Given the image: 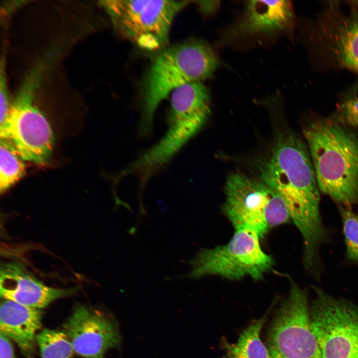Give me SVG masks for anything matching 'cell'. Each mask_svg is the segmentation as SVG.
<instances>
[{
  "instance_id": "obj_1",
  "label": "cell",
  "mask_w": 358,
  "mask_h": 358,
  "mask_svg": "<svg viewBox=\"0 0 358 358\" xmlns=\"http://www.w3.org/2000/svg\"><path fill=\"white\" fill-rule=\"evenodd\" d=\"M262 181L281 197L304 243L308 268L318 262L326 232L320 213L319 189L308 148L295 135L280 136L260 168Z\"/></svg>"
},
{
  "instance_id": "obj_2",
  "label": "cell",
  "mask_w": 358,
  "mask_h": 358,
  "mask_svg": "<svg viewBox=\"0 0 358 358\" xmlns=\"http://www.w3.org/2000/svg\"><path fill=\"white\" fill-rule=\"evenodd\" d=\"M303 132L320 192L340 207L358 205V130L318 117Z\"/></svg>"
},
{
  "instance_id": "obj_3",
  "label": "cell",
  "mask_w": 358,
  "mask_h": 358,
  "mask_svg": "<svg viewBox=\"0 0 358 358\" xmlns=\"http://www.w3.org/2000/svg\"><path fill=\"white\" fill-rule=\"evenodd\" d=\"M210 112L209 92L201 82L189 83L174 90L164 135L121 171L119 178L135 175L142 192L152 176L200 130Z\"/></svg>"
},
{
  "instance_id": "obj_4",
  "label": "cell",
  "mask_w": 358,
  "mask_h": 358,
  "mask_svg": "<svg viewBox=\"0 0 358 358\" xmlns=\"http://www.w3.org/2000/svg\"><path fill=\"white\" fill-rule=\"evenodd\" d=\"M218 63L213 51L202 41H188L164 49L153 62L146 79L139 135L151 132L157 108L174 90L209 78Z\"/></svg>"
},
{
  "instance_id": "obj_5",
  "label": "cell",
  "mask_w": 358,
  "mask_h": 358,
  "mask_svg": "<svg viewBox=\"0 0 358 358\" xmlns=\"http://www.w3.org/2000/svg\"><path fill=\"white\" fill-rule=\"evenodd\" d=\"M225 192L223 211L235 230L248 229L263 238L270 229L290 219L282 199L262 180L232 174L227 179Z\"/></svg>"
},
{
  "instance_id": "obj_6",
  "label": "cell",
  "mask_w": 358,
  "mask_h": 358,
  "mask_svg": "<svg viewBox=\"0 0 358 358\" xmlns=\"http://www.w3.org/2000/svg\"><path fill=\"white\" fill-rule=\"evenodd\" d=\"M260 239L253 231L235 230L227 244L199 250L189 262L191 271L185 276L193 279L209 275L229 280L246 276L255 280L262 279L271 268L273 260L262 249Z\"/></svg>"
},
{
  "instance_id": "obj_7",
  "label": "cell",
  "mask_w": 358,
  "mask_h": 358,
  "mask_svg": "<svg viewBox=\"0 0 358 358\" xmlns=\"http://www.w3.org/2000/svg\"><path fill=\"white\" fill-rule=\"evenodd\" d=\"M187 0L102 1L116 30L124 38L147 50L164 47L173 22Z\"/></svg>"
},
{
  "instance_id": "obj_8",
  "label": "cell",
  "mask_w": 358,
  "mask_h": 358,
  "mask_svg": "<svg viewBox=\"0 0 358 358\" xmlns=\"http://www.w3.org/2000/svg\"><path fill=\"white\" fill-rule=\"evenodd\" d=\"M37 73L28 77L18 91L0 126V138L9 141L23 160L41 165L51 156L54 136L47 118L33 103Z\"/></svg>"
},
{
  "instance_id": "obj_9",
  "label": "cell",
  "mask_w": 358,
  "mask_h": 358,
  "mask_svg": "<svg viewBox=\"0 0 358 358\" xmlns=\"http://www.w3.org/2000/svg\"><path fill=\"white\" fill-rule=\"evenodd\" d=\"M314 290L310 321L322 358H358V307L318 288Z\"/></svg>"
},
{
  "instance_id": "obj_10",
  "label": "cell",
  "mask_w": 358,
  "mask_h": 358,
  "mask_svg": "<svg viewBox=\"0 0 358 358\" xmlns=\"http://www.w3.org/2000/svg\"><path fill=\"white\" fill-rule=\"evenodd\" d=\"M268 349L271 358H322L311 327L307 294L294 282L272 324Z\"/></svg>"
},
{
  "instance_id": "obj_11",
  "label": "cell",
  "mask_w": 358,
  "mask_h": 358,
  "mask_svg": "<svg viewBox=\"0 0 358 358\" xmlns=\"http://www.w3.org/2000/svg\"><path fill=\"white\" fill-rule=\"evenodd\" d=\"M73 351L83 358H104L112 349L120 348L118 323L110 313L78 304L63 326Z\"/></svg>"
},
{
  "instance_id": "obj_12",
  "label": "cell",
  "mask_w": 358,
  "mask_h": 358,
  "mask_svg": "<svg viewBox=\"0 0 358 358\" xmlns=\"http://www.w3.org/2000/svg\"><path fill=\"white\" fill-rule=\"evenodd\" d=\"M292 17L290 1H248L243 15L224 32L222 40L233 44L275 36L290 28Z\"/></svg>"
},
{
  "instance_id": "obj_13",
  "label": "cell",
  "mask_w": 358,
  "mask_h": 358,
  "mask_svg": "<svg viewBox=\"0 0 358 358\" xmlns=\"http://www.w3.org/2000/svg\"><path fill=\"white\" fill-rule=\"evenodd\" d=\"M76 288H54L36 278L17 263L1 266L0 294L1 299L42 310L53 301L74 293Z\"/></svg>"
},
{
  "instance_id": "obj_14",
  "label": "cell",
  "mask_w": 358,
  "mask_h": 358,
  "mask_svg": "<svg viewBox=\"0 0 358 358\" xmlns=\"http://www.w3.org/2000/svg\"><path fill=\"white\" fill-rule=\"evenodd\" d=\"M319 32L335 63L358 74V11L354 8L349 15L332 16Z\"/></svg>"
},
{
  "instance_id": "obj_15",
  "label": "cell",
  "mask_w": 358,
  "mask_h": 358,
  "mask_svg": "<svg viewBox=\"0 0 358 358\" xmlns=\"http://www.w3.org/2000/svg\"><path fill=\"white\" fill-rule=\"evenodd\" d=\"M42 310L2 299L0 306V333L14 342L22 354L32 358L36 336L42 326Z\"/></svg>"
},
{
  "instance_id": "obj_16",
  "label": "cell",
  "mask_w": 358,
  "mask_h": 358,
  "mask_svg": "<svg viewBox=\"0 0 358 358\" xmlns=\"http://www.w3.org/2000/svg\"><path fill=\"white\" fill-rule=\"evenodd\" d=\"M266 318L264 316L252 322L243 330L236 343H225L229 358H271L268 348L260 337Z\"/></svg>"
},
{
  "instance_id": "obj_17",
  "label": "cell",
  "mask_w": 358,
  "mask_h": 358,
  "mask_svg": "<svg viewBox=\"0 0 358 358\" xmlns=\"http://www.w3.org/2000/svg\"><path fill=\"white\" fill-rule=\"evenodd\" d=\"M13 145L7 140L0 141V191L3 192L24 175L25 166Z\"/></svg>"
},
{
  "instance_id": "obj_18",
  "label": "cell",
  "mask_w": 358,
  "mask_h": 358,
  "mask_svg": "<svg viewBox=\"0 0 358 358\" xmlns=\"http://www.w3.org/2000/svg\"><path fill=\"white\" fill-rule=\"evenodd\" d=\"M41 358H72L71 344L62 331L44 329L36 336Z\"/></svg>"
},
{
  "instance_id": "obj_19",
  "label": "cell",
  "mask_w": 358,
  "mask_h": 358,
  "mask_svg": "<svg viewBox=\"0 0 358 358\" xmlns=\"http://www.w3.org/2000/svg\"><path fill=\"white\" fill-rule=\"evenodd\" d=\"M347 258L358 263V213L350 207H340Z\"/></svg>"
},
{
  "instance_id": "obj_20",
  "label": "cell",
  "mask_w": 358,
  "mask_h": 358,
  "mask_svg": "<svg viewBox=\"0 0 358 358\" xmlns=\"http://www.w3.org/2000/svg\"><path fill=\"white\" fill-rule=\"evenodd\" d=\"M331 117L341 124L358 129V97L344 100L338 105Z\"/></svg>"
},
{
  "instance_id": "obj_21",
  "label": "cell",
  "mask_w": 358,
  "mask_h": 358,
  "mask_svg": "<svg viewBox=\"0 0 358 358\" xmlns=\"http://www.w3.org/2000/svg\"><path fill=\"white\" fill-rule=\"evenodd\" d=\"M3 64L1 60L0 78V126L5 121L11 105L8 95Z\"/></svg>"
},
{
  "instance_id": "obj_22",
  "label": "cell",
  "mask_w": 358,
  "mask_h": 358,
  "mask_svg": "<svg viewBox=\"0 0 358 358\" xmlns=\"http://www.w3.org/2000/svg\"><path fill=\"white\" fill-rule=\"evenodd\" d=\"M0 358H17L11 340L0 333Z\"/></svg>"
},
{
  "instance_id": "obj_23",
  "label": "cell",
  "mask_w": 358,
  "mask_h": 358,
  "mask_svg": "<svg viewBox=\"0 0 358 358\" xmlns=\"http://www.w3.org/2000/svg\"><path fill=\"white\" fill-rule=\"evenodd\" d=\"M351 2L352 4H353L355 7H358V1H351Z\"/></svg>"
}]
</instances>
